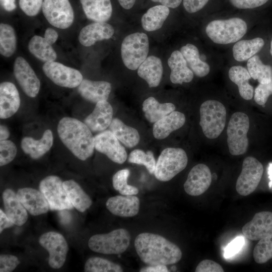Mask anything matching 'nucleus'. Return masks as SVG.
Here are the masks:
<instances>
[{
    "label": "nucleus",
    "mask_w": 272,
    "mask_h": 272,
    "mask_svg": "<svg viewBox=\"0 0 272 272\" xmlns=\"http://www.w3.org/2000/svg\"><path fill=\"white\" fill-rule=\"evenodd\" d=\"M134 244L140 258L148 265L174 264L182 257L181 250L177 245L157 234L140 233Z\"/></svg>",
    "instance_id": "1"
},
{
    "label": "nucleus",
    "mask_w": 272,
    "mask_h": 272,
    "mask_svg": "<svg viewBox=\"0 0 272 272\" xmlns=\"http://www.w3.org/2000/svg\"><path fill=\"white\" fill-rule=\"evenodd\" d=\"M57 130L61 142L78 159L84 161L92 155L94 137L85 123L75 118L64 117L59 121Z\"/></svg>",
    "instance_id": "2"
},
{
    "label": "nucleus",
    "mask_w": 272,
    "mask_h": 272,
    "mask_svg": "<svg viewBox=\"0 0 272 272\" xmlns=\"http://www.w3.org/2000/svg\"><path fill=\"white\" fill-rule=\"evenodd\" d=\"M246 23L239 18L211 21L206 28L208 36L215 43L227 44L239 40L246 33Z\"/></svg>",
    "instance_id": "3"
},
{
    "label": "nucleus",
    "mask_w": 272,
    "mask_h": 272,
    "mask_svg": "<svg viewBox=\"0 0 272 272\" xmlns=\"http://www.w3.org/2000/svg\"><path fill=\"white\" fill-rule=\"evenodd\" d=\"M199 124L206 137L218 138L223 131L226 120V109L220 102L208 100L203 102L199 109Z\"/></svg>",
    "instance_id": "4"
},
{
    "label": "nucleus",
    "mask_w": 272,
    "mask_h": 272,
    "mask_svg": "<svg viewBox=\"0 0 272 272\" xmlns=\"http://www.w3.org/2000/svg\"><path fill=\"white\" fill-rule=\"evenodd\" d=\"M148 37L144 33L135 32L126 36L121 45V56L124 65L130 70H138L148 57Z\"/></svg>",
    "instance_id": "5"
},
{
    "label": "nucleus",
    "mask_w": 272,
    "mask_h": 272,
    "mask_svg": "<svg viewBox=\"0 0 272 272\" xmlns=\"http://www.w3.org/2000/svg\"><path fill=\"white\" fill-rule=\"evenodd\" d=\"M130 235L125 229L114 230L106 234H95L88 241L93 251L105 254H118L124 252L130 241Z\"/></svg>",
    "instance_id": "6"
},
{
    "label": "nucleus",
    "mask_w": 272,
    "mask_h": 272,
    "mask_svg": "<svg viewBox=\"0 0 272 272\" xmlns=\"http://www.w3.org/2000/svg\"><path fill=\"white\" fill-rule=\"evenodd\" d=\"M187 163V156L184 150L178 148H166L158 157L154 174L159 181H169L184 170Z\"/></svg>",
    "instance_id": "7"
},
{
    "label": "nucleus",
    "mask_w": 272,
    "mask_h": 272,
    "mask_svg": "<svg viewBox=\"0 0 272 272\" xmlns=\"http://www.w3.org/2000/svg\"><path fill=\"white\" fill-rule=\"evenodd\" d=\"M249 128V119L247 114L242 112L232 114L227 129V144L232 155H241L247 151Z\"/></svg>",
    "instance_id": "8"
},
{
    "label": "nucleus",
    "mask_w": 272,
    "mask_h": 272,
    "mask_svg": "<svg viewBox=\"0 0 272 272\" xmlns=\"http://www.w3.org/2000/svg\"><path fill=\"white\" fill-rule=\"evenodd\" d=\"M42 11L47 21L52 26L66 29L75 20V12L70 0H44Z\"/></svg>",
    "instance_id": "9"
},
{
    "label": "nucleus",
    "mask_w": 272,
    "mask_h": 272,
    "mask_svg": "<svg viewBox=\"0 0 272 272\" xmlns=\"http://www.w3.org/2000/svg\"><path fill=\"white\" fill-rule=\"evenodd\" d=\"M39 190L47 200L51 210H71L70 201L60 178L55 175L45 177L39 183Z\"/></svg>",
    "instance_id": "10"
},
{
    "label": "nucleus",
    "mask_w": 272,
    "mask_h": 272,
    "mask_svg": "<svg viewBox=\"0 0 272 272\" xmlns=\"http://www.w3.org/2000/svg\"><path fill=\"white\" fill-rule=\"evenodd\" d=\"M263 172V166L257 159L250 156L245 158L236 183L237 193L242 196L252 193L258 185Z\"/></svg>",
    "instance_id": "11"
},
{
    "label": "nucleus",
    "mask_w": 272,
    "mask_h": 272,
    "mask_svg": "<svg viewBox=\"0 0 272 272\" xmlns=\"http://www.w3.org/2000/svg\"><path fill=\"white\" fill-rule=\"evenodd\" d=\"M42 70L45 76L57 86L74 88L83 80L81 72L74 68L55 61L44 62Z\"/></svg>",
    "instance_id": "12"
},
{
    "label": "nucleus",
    "mask_w": 272,
    "mask_h": 272,
    "mask_svg": "<svg viewBox=\"0 0 272 272\" xmlns=\"http://www.w3.org/2000/svg\"><path fill=\"white\" fill-rule=\"evenodd\" d=\"M40 245L49 253L48 263L54 269L64 264L69 250L67 243L60 233L50 231L42 234L38 240Z\"/></svg>",
    "instance_id": "13"
},
{
    "label": "nucleus",
    "mask_w": 272,
    "mask_h": 272,
    "mask_svg": "<svg viewBox=\"0 0 272 272\" xmlns=\"http://www.w3.org/2000/svg\"><path fill=\"white\" fill-rule=\"evenodd\" d=\"M13 73L23 92L30 97H35L40 90V82L34 71L24 57H16L14 62Z\"/></svg>",
    "instance_id": "14"
},
{
    "label": "nucleus",
    "mask_w": 272,
    "mask_h": 272,
    "mask_svg": "<svg viewBox=\"0 0 272 272\" xmlns=\"http://www.w3.org/2000/svg\"><path fill=\"white\" fill-rule=\"evenodd\" d=\"M95 149L117 164H123L127 159L125 148L113 133L105 130L94 137Z\"/></svg>",
    "instance_id": "15"
},
{
    "label": "nucleus",
    "mask_w": 272,
    "mask_h": 272,
    "mask_svg": "<svg viewBox=\"0 0 272 272\" xmlns=\"http://www.w3.org/2000/svg\"><path fill=\"white\" fill-rule=\"evenodd\" d=\"M211 182L212 174L209 167L204 164H198L189 172L184 189L188 194L196 196L205 192Z\"/></svg>",
    "instance_id": "16"
},
{
    "label": "nucleus",
    "mask_w": 272,
    "mask_h": 272,
    "mask_svg": "<svg viewBox=\"0 0 272 272\" xmlns=\"http://www.w3.org/2000/svg\"><path fill=\"white\" fill-rule=\"evenodd\" d=\"M245 238L257 241L272 234V212L262 211L256 213L251 221L242 228Z\"/></svg>",
    "instance_id": "17"
},
{
    "label": "nucleus",
    "mask_w": 272,
    "mask_h": 272,
    "mask_svg": "<svg viewBox=\"0 0 272 272\" xmlns=\"http://www.w3.org/2000/svg\"><path fill=\"white\" fill-rule=\"evenodd\" d=\"M114 33V28L110 24L94 22L82 28L79 34L78 40L82 45L90 47L97 41L110 39Z\"/></svg>",
    "instance_id": "18"
},
{
    "label": "nucleus",
    "mask_w": 272,
    "mask_h": 272,
    "mask_svg": "<svg viewBox=\"0 0 272 272\" xmlns=\"http://www.w3.org/2000/svg\"><path fill=\"white\" fill-rule=\"evenodd\" d=\"M16 194L21 202L31 215L43 214L50 209L47 200L40 190L25 187L19 189Z\"/></svg>",
    "instance_id": "19"
},
{
    "label": "nucleus",
    "mask_w": 272,
    "mask_h": 272,
    "mask_svg": "<svg viewBox=\"0 0 272 272\" xmlns=\"http://www.w3.org/2000/svg\"><path fill=\"white\" fill-rule=\"evenodd\" d=\"M113 116V109L107 100L96 103L93 111L84 119V123L91 131L101 132L109 126Z\"/></svg>",
    "instance_id": "20"
},
{
    "label": "nucleus",
    "mask_w": 272,
    "mask_h": 272,
    "mask_svg": "<svg viewBox=\"0 0 272 272\" xmlns=\"http://www.w3.org/2000/svg\"><path fill=\"white\" fill-rule=\"evenodd\" d=\"M140 205V199L134 195H116L109 198L106 202V207L111 213L122 217L137 215Z\"/></svg>",
    "instance_id": "21"
},
{
    "label": "nucleus",
    "mask_w": 272,
    "mask_h": 272,
    "mask_svg": "<svg viewBox=\"0 0 272 272\" xmlns=\"http://www.w3.org/2000/svg\"><path fill=\"white\" fill-rule=\"evenodd\" d=\"M20 98L16 86L10 82L0 84V118H8L18 110Z\"/></svg>",
    "instance_id": "22"
},
{
    "label": "nucleus",
    "mask_w": 272,
    "mask_h": 272,
    "mask_svg": "<svg viewBox=\"0 0 272 272\" xmlns=\"http://www.w3.org/2000/svg\"><path fill=\"white\" fill-rule=\"evenodd\" d=\"M111 90L110 83L83 79L78 87L79 94L86 100L94 103L107 100Z\"/></svg>",
    "instance_id": "23"
},
{
    "label": "nucleus",
    "mask_w": 272,
    "mask_h": 272,
    "mask_svg": "<svg viewBox=\"0 0 272 272\" xmlns=\"http://www.w3.org/2000/svg\"><path fill=\"white\" fill-rule=\"evenodd\" d=\"M5 213L16 225L21 226L27 221L26 209L17 197L16 193L10 188L6 189L2 195Z\"/></svg>",
    "instance_id": "24"
},
{
    "label": "nucleus",
    "mask_w": 272,
    "mask_h": 272,
    "mask_svg": "<svg viewBox=\"0 0 272 272\" xmlns=\"http://www.w3.org/2000/svg\"><path fill=\"white\" fill-rule=\"evenodd\" d=\"M79 1L89 20L96 22H106L111 18L113 11L111 0Z\"/></svg>",
    "instance_id": "25"
},
{
    "label": "nucleus",
    "mask_w": 272,
    "mask_h": 272,
    "mask_svg": "<svg viewBox=\"0 0 272 272\" xmlns=\"http://www.w3.org/2000/svg\"><path fill=\"white\" fill-rule=\"evenodd\" d=\"M53 142V134L50 129H46L39 140L25 137L22 139L21 147L24 152L33 159L42 157L51 149Z\"/></svg>",
    "instance_id": "26"
},
{
    "label": "nucleus",
    "mask_w": 272,
    "mask_h": 272,
    "mask_svg": "<svg viewBox=\"0 0 272 272\" xmlns=\"http://www.w3.org/2000/svg\"><path fill=\"white\" fill-rule=\"evenodd\" d=\"M171 70L170 81L173 84L189 83L193 78V73L188 66L186 60L179 50L172 52L167 61Z\"/></svg>",
    "instance_id": "27"
},
{
    "label": "nucleus",
    "mask_w": 272,
    "mask_h": 272,
    "mask_svg": "<svg viewBox=\"0 0 272 272\" xmlns=\"http://www.w3.org/2000/svg\"><path fill=\"white\" fill-rule=\"evenodd\" d=\"M185 122L184 114L179 111H174L154 123L153 135L157 139H164L173 131L181 127Z\"/></svg>",
    "instance_id": "28"
},
{
    "label": "nucleus",
    "mask_w": 272,
    "mask_h": 272,
    "mask_svg": "<svg viewBox=\"0 0 272 272\" xmlns=\"http://www.w3.org/2000/svg\"><path fill=\"white\" fill-rule=\"evenodd\" d=\"M163 69L159 57L151 55L147 57L138 69V76L145 80L150 88L157 87L161 80Z\"/></svg>",
    "instance_id": "29"
},
{
    "label": "nucleus",
    "mask_w": 272,
    "mask_h": 272,
    "mask_svg": "<svg viewBox=\"0 0 272 272\" xmlns=\"http://www.w3.org/2000/svg\"><path fill=\"white\" fill-rule=\"evenodd\" d=\"M63 185L70 201L78 211L83 213L91 207V198L75 180L64 181Z\"/></svg>",
    "instance_id": "30"
},
{
    "label": "nucleus",
    "mask_w": 272,
    "mask_h": 272,
    "mask_svg": "<svg viewBox=\"0 0 272 272\" xmlns=\"http://www.w3.org/2000/svg\"><path fill=\"white\" fill-rule=\"evenodd\" d=\"M170 14L168 7L158 5L151 7L141 18L143 28L147 31H154L160 29Z\"/></svg>",
    "instance_id": "31"
},
{
    "label": "nucleus",
    "mask_w": 272,
    "mask_h": 272,
    "mask_svg": "<svg viewBox=\"0 0 272 272\" xmlns=\"http://www.w3.org/2000/svg\"><path fill=\"white\" fill-rule=\"evenodd\" d=\"M109 127V130L117 139L127 148H133L140 142L138 131L133 127L126 125L118 118L112 119Z\"/></svg>",
    "instance_id": "32"
},
{
    "label": "nucleus",
    "mask_w": 272,
    "mask_h": 272,
    "mask_svg": "<svg viewBox=\"0 0 272 272\" xmlns=\"http://www.w3.org/2000/svg\"><path fill=\"white\" fill-rule=\"evenodd\" d=\"M180 52L188 66L196 76L203 77L209 73V65L200 59L199 51L195 45L188 43L181 48Z\"/></svg>",
    "instance_id": "33"
},
{
    "label": "nucleus",
    "mask_w": 272,
    "mask_h": 272,
    "mask_svg": "<svg viewBox=\"0 0 272 272\" xmlns=\"http://www.w3.org/2000/svg\"><path fill=\"white\" fill-rule=\"evenodd\" d=\"M143 111L146 119L151 123H155L175 109L171 103H159L154 97H150L143 103Z\"/></svg>",
    "instance_id": "34"
},
{
    "label": "nucleus",
    "mask_w": 272,
    "mask_h": 272,
    "mask_svg": "<svg viewBox=\"0 0 272 272\" xmlns=\"http://www.w3.org/2000/svg\"><path fill=\"white\" fill-rule=\"evenodd\" d=\"M230 80L237 85L240 96L245 100H251L253 95V88L249 80L251 76L245 68L241 66H233L229 71Z\"/></svg>",
    "instance_id": "35"
},
{
    "label": "nucleus",
    "mask_w": 272,
    "mask_h": 272,
    "mask_svg": "<svg viewBox=\"0 0 272 272\" xmlns=\"http://www.w3.org/2000/svg\"><path fill=\"white\" fill-rule=\"evenodd\" d=\"M28 48L34 56L43 62L55 61L57 58L54 49L44 37L33 36L29 40Z\"/></svg>",
    "instance_id": "36"
},
{
    "label": "nucleus",
    "mask_w": 272,
    "mask_h": 272,
    "mask_svg": "<svg viewBox=\"0 0 272 272\" xmlns=\"http://www.w3.org/2000/svg\"><path fill=\"white\" fill-rule=\"evenodd\" d=\"M264 44V40L259 37L239 41L233 47V57L238 61L248 60L258 52Z\"/></svg>",
    "instance_id": "37"
},
{
    "label": "nucleus",
    "mask_w": 272,
    "mask_h": 272,
    "mask_svg": "<svg viewBox=\"0 0 272 272\" xmlns=\"http://www.w3.org/2000/svg\"><path fill=\"white\" fill-rule=\"evenodd\" d=\"M17 39L14 28L10 25L0 24V53L5 57H10L17 49Z\"/></svg>",
    "instance_id": "38"
},
{
    "label": "nucleus",
    "mask_w": 272,
    "mask_h": 272,
    "mask_svg": "<svg viewBox=\"0 0 272 272\" xmlns=\"http://www.w3.org/2000/svg\"><path fill=\"white\" fill-rule=\"evenodd\" d=\"M247 66L251 77L257 80L259 84H268L272 81V67L264 64L258 55L249 58Z\"/></svg>",
    "instance_id": "39"
},
{
    "label": "nucleus",
    "mask_w": 272,
    "mask_h": 272,
    "mask_svg": "<svg viewBox=\"0 0 272 272\" xmlns=\"http://www.w3.org/2000/svg\"><path fill=\"white\" fill-rule=\"evenodd\" d=\"M84 271L86 272H122L121 266L107 259L92 257L86 261Z\"/></svg>",
    "instance_id": "40"
},
{
    "label": "nucleus",
    "mask_w": 272,
    "mask_h": 272,
    "mask_svg": "<svg viewBox=\"0 0 272 272\" xmlns=\"http://www.w3.org/2000/svg\"><path fill=\"white\" fill-rule=\"evenodd\" d=\"M130 171L127 169L119 170L112 177V184L114 188L123 195H136L139 189L127 183Z\"/></svg>",
    "instance_id": "41"
},
{
    "label": "nucleus",
    "mask_w": 272,
    "mask_h": 272,
    "mask_svg": "<svg viewBox=\"0 0 272 272\" xmlns=\"http://www.w3.org/2000/svg\"><path fill=\"white\" fill-rule=\"evenodd\" d=\"M128 161L131 163L144 165L150 174L154 173L156 162L151 151L145 152L140 149H135L129 154Z\"/></svg>",
    "instance_id": "42"
},
{
    "label": "nucleus",
    "mask_w": 272,
    "mask_h": 272,
    "mask_svg": "<svg viewBox=\"0 0 272 272\" xmlns=\"http://www.w3.org/2000/svg\"><path fill=\"white\" fill-rule=\"evenodd\" d=\"M253 256L259 264L266 262L272 258V234L260 239L254 247Z\"/></svg>",
    "instance_id": "43"
},
{
    "label": "nucleus",
    "mask_w": 272,
    "mask_h": 272,
    "mask_svg": "<svg viewBox=\"0 0 272 272\" xmlns=\"http://www.w3.org/2000/svg\"><path fill=\"white\" fill-rule=\"evenodd\" d=\"M17 149L15 144L10 140L0 142V166H3L11 162L15 158Z\"/></svg>",
    "instance_id": "44"
},
{
    "label": "nucleus",
    "mask_w": 272,
    "mask_h": 272,
    "mask_svg": "<svg viewBox=\"0 0 272 272\" xmlns=\"http://www.w3.org/2000/svg\"><path fill=\"white\" fill-rule=\"evenodd\" d=\"M43 2L44 0H19V6L26 16L34 17L42 10Z\"/></svg>",
    "instance_id": "45"
},
{
    "label": "nucleus",
    "mask_w": 272,
    "mask_h": 272,
    "mask_svg": "<svg viewBox=\"0 0 272 272\" xmlns=\"http://www.w3.org/2000/svg\"><path fill=\"white\" fill-rule=\"evenodd\" d=\"M272 94V81L268 84H259L254 91V99L259 105L264 106L269 95Z\"/></svg>",
    "instance_id": "46"
},
{
    "label": "nucleus",
    "mask_w": 272,
    "mask_h": 272,
    "mask_svg": "<svg viewBox=\"0 0 272 272\" xmlns=\"http://www.w3.org/2000/svg\"><path fill=\"white\" fill-rule=\"evenodd\" d=\"M18 258L11 254H1L0 271L11 272L14 270L20 264Z\"/></svg>",
    "instance_id": "47"
},
{
    "label": "nucleus",
    "mask_w": 272,
    "mask_h": 272,
    "mask_svg": "<svg viewBox=\"0 0 272 272\" xmlns=\"http://www.w3.org/2000/svg\"><path fill=\"white\" fill-rule=\"evenodd\" d=\"M195 272H223L224 269L218 263L210 260L205 259L197 265Z\"/></svg>",
    "instance_id": "48"
},
{
    "label": "nucleus",
    "mask_w": 272,
    "mask_h": 272,
    "mask_svg": "<svg viewBox=\"0 0 272 272\" xmlns=\"http://www.w3.org/2000/svg\"><path fill=\"white\" fill-rule=\"evenodd\" d=\"M268 0H230L235 7L240 9H253L260 7Z\"/></svg>",
    "instance_id": "49"
},
{
    "label": "nucleus",
    "mask_w": 272,
    "mask_h": 272,
    "mask_svg": "<svg viewBox=\"0 0 272 272\" xmlns=\"http://www.w3.org/2000/svg\"><path fill=\"white\" fill-rule=\"evenodd\" d=\"M244 244V239L242 237H238L231 241L226 247L225 257L229 258L238 252Z\"/></svg>",
    "instance_id": "50"
},
{
    "label": "nucleus",
    "mask_w": 272,
    "mask_h": 272,
    "mask_svg": "<svg viewBox=\"0 0 272 272\" xmlns=\"http://www.w3.org/2000/svg\"><path fill=\"white\" fill-rule=\"evenodd\" d=\"M209 0H183L185 10L189 13H194L200 11L208 3Z\"/></svg>",
    "instance_id": "51"
},
{
    "label": "nucleus",
    "mask_w": 272,
    "mask_h": 272,
    "mask_svg": "<svg viewBox=\"0 0 272 272\" xmlns=\"http://www.w3.org/2000/svg\"><path fill=\"white\" fill-rule=\"evenodd\" d=\"M44 37L51 45H52L58 39V34L53 28L48 27L45 31Z\"/></svg>",
    "instance_id": "52"
},
{
    "label": "nucleus",
    "mask_w": 272,
    "mask_h": 272,
    "mask_svg": "<svg viewBox=\"0 0 272 272\" xmlns=\"http://www.w3.org/2000/svg\"><path fill=\"white\" fill-rule=\"evenodd\" d=\"M15 225L8 217L6 213L0 209V233L4 229L11 227Z\"/></svg>",
    "instance_id": "53"
},
{
    "label": "nucleus",
    "mask_w": 272,
    "mask_h": 272,
    "mask_svg": "<svg viewBox=\"0 0 272 272\" xmlns=\"http://www.w3.org/2000/svg\"><path fill=\"white\" fill-rule=\"evenodd\" d=\"M140 272H168L169 271L166 265H148L141 268Z\"/></svg>",
    "instance_id": "54"
},
{
    "label": "nucleus",
    "mask_w": 272,
    "mask_h": 272,
    "mask_svg": "<svg viewBox=\"0 0 272 272\" xmlns=\"http://www.w3.org/2000/svg\"><path fill=\"white\" fill-rule=\"evenodd\" d=\"M153 2L159 3L169 8L175 9L181 4L182 0H151Z\"/></svg>",
    "instance_id": "55"
},
{
    "label": "nucleus",
    "mask_w": 272,
    "mask_h": 272,
    "mask_svg": "<svg viewBox=\"0 0 272 272\" xmlns=\"http://www.w3.org/2000/svg\"><path fill=\"white\" fill-rule=\"evenodd\" d=\"M1 5L6 11L13 12L16 10V0H0Z\"/></svg>",
    "instance_id": "56"
},
{
    "label": "nucleus",
    "mask_w": 272,
    "mask_h": 272,
    "mask_svg": "<svg viewBox=\"0 0 272 272\" xmlns=\"http://www.w3.org/2000/svg\"><path fill=\"white\" fill-rule=\"evenodd\" d=\"M118 2L123 9L130 10L135 5L136 0H118Z\"/></svg>",
    "instance_id": "57"
},
{
    "label": "nucleus",
    "mask_w": 272,
    "mask_h": 272,
    "mask_svg": "<svg viewBox=\"0 0 272 272\" xmlns=\"http://www.w3.org/2000/svg\"><path fill=\"white\" fill-rule=\"evenodd\" d=\"M10 135V131L5 125L1 124L0 126V140H6Z\"/></svg>",
    "instance_id": "58"
},
{
    "label": "nucleus",
    "mask_w": 272,
    "mask_h": 272,
    "mask_svg": "<svg viewBox=\"0 0 272 272\" xmlns=\"http://www.w3.org/2000/svg\"><path fill=\"white\" fill-rule=\"evenodd\" d=\"M268 173L270 182L269 183L270 186L272 185V163H270L268 169Z\"/></svg>",
    "instance_id": "59"
},
{
    "label": "nucleus",
    "mask_w": 272,
    "mask_h": 272,
    "mask_svg": "<svg viewBox=\"0 0 272 272\" xmlns=\"http://www.w3.org/2000/svg\"><path fill=\"white\" fill-rule=\"evenodd\" d=\"M270 52L271 55L272 56V39L270 42Z\"/></svg>",
    "instance_id": "60"
}]
</instances>
